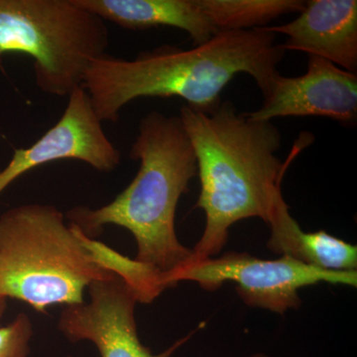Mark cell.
Wrapping results in <instances>:
<instances>
[{"label":"cell","instance_id":"17","mask_svg":"<svg viewBox=\"0 0 357 357\" xmlns=\"http://www.w3.org/2000/svg\"><path fill=\"white\" fill-rule=\"evenodd\" d=\"M245 357H270L267 356V354H262V352H257V354H251V356H248Z\"/></svg>","mask_w":357,"mask_h":357},{"label":"cell","instance_id":"11","mask_svg":"<svg viewBox=\"0 0 357 357\" xmlns=\"http://www.w3.org/2000/svg\"><path fill=\"white\" fill-rule=\"evenodd\" d=\"M86 10L128 30L172 27L188 33L195 46L210 41L218 28L198 0H76Z\"/></svg>","mask_w":357,"mask_h":357},{"label":"cell","instance_id":"6","mask_svg":"<svg viewBox=\"0 0 357 357\" xmlns=\"http://www.w3.org/2000/svg\"><path fill=\"white\" fill-rule=\"evenodd\" d=\"M184 281L195 282L208 292H215L223 284L231 282L236 284L237 295L248 307L284 314L302 305L301 289L319 283L356 287L357 272L324 271L289 255L261 259L231 251L217 258L192 260L163 275L168 289Z\"/></svg>","mask_w":357,"mask_h":357},{"label":"cell","instance_id":"12","mask_svg":"<svg viewBox=\"0 0 357 357\" xmlns=\"http://www.w3.org/2000/svg\"><path fill=\"white\" fill-rule=\"evenodd\" d=\"M199 7L218 31H241L263 28L270 21L300 13L302 0H198Z\"/></svg>","mask_w":357,"mask_h":357},{"label":"cell","instance_id":"4","mask_svg":"<svg viewBox=\"0 0 357 357\" xmlns=\"http://www.w3.org/2000/svg\"><path fill=\"white\" fill-rule=\"evenodd\" d=\"M56 206L23 204L0 215V294L38 312L81 304L89 286L112 272L84 248Z\"/></svg>","mask_w":357,"mask_h":357},{"label":"cell","instance_id":"7","mask_svg":"<svg viewBox=\"0 0 357 357\" xmlns=\"http://www.w3.org/2000/svg\"><path fill=\"white\" fill-rule=\"evenodd\" d=\"M86 292L89 300L66 306L58 319V330L72 342L95 344L100 357H172L187 344L201 324L165 351L153 354L141 342L135 319L137 297L121 277L114 273L95 281Z\"/></svg>","mask_w":357,"mask_h":357},{"label":"cell","instance_id":"2","mask_svg":"<svg viewBox=\"0 0 357 357\" xmlns=\"http://www.w3.org/2000/svg\"><path fill=\"white\" fill-rule=\"evenodd\" d=\"M284 55L276 35L263 28L220 31L189 50L164 45L130 60L107 54L89 66L82 88L102 122L119 121L121 110L141 98L176 96L210 112L238 74L252 77L264 96Z\"/></svg>","mask_w":357,"mask_h":357},{"label":"cell","instance_id":"15","mask_svg":"<svg viewBox=\"0 0 357 357\" xmlns=\"http://www.w3.org/2000/svg\"><path fill=\"white\" fill-rule=\"evenodd\" d=\"M34 335L31 319L20 312L8 325H0V357H29Z\"/></svg>","mask_w":357,"mask_h":357},{"label":"cell","instance_id":"13","mask_svg":"<svg viewBox=\"0 0 357 357\" xmlns=\"http://www.w3.org/2000/svg\"><path fill=\"white\" fill-rule=\"evenodd\" d=\"M81 239L84 248L100 266L121 277L137 297L138 303L150 304L167 290L163 274L155 268L138 261L135 258L126 257L102 241L84 236L76 225L70 223Z\"/></svg>","mask_w":357,"mask_h":357},{"label":"cell","instance_id":"3","mask_svg":"<svg viewBox=\"0 0 357 357\" xmlns=\"http://www.w3.org/2000/svg\"><path fill=\"white\" fill-rule=\"evenodd\" d=\"M129 157L139 161V169L114 201L98 208L76 206L65 217L91 238L107 225L128 229L137 246L135 259L163 275L171 273L192 260V249L178 241L175 218L181 197L198 176L194 149L178 115H145Z\"/></svg>","mask_w":357,"mask_h":357},{"label":"cell","instance_id":"5","mask_svg":"<svg viewBox=\"0 0 357 357\" xmlns=\"http://www.w3.org/2000/svg\"><path fill=\"white\" fill-rule=\"evenodd\" d=\"M109 45L107 22L76 0H0V57L29 56L45 93L69 96L81 88Z\"/></svg>","mask_w":357,"mask_h":357},{"label":"cell","instance_id":"10","mask_svg":"<svg viewBox=\"0 0 357 357\" xmlns=\"http://www.w3.org/2000/svg\"><path fill=\"white\" fill-rule=\"evenodd\" d=\"M263 29L283 34L284 51H299L357 73L356 0H310L296 20Z\"/></svg>","mask_w":357,"mask_h":357},{"label":"cell","instance_id":"9","mask_svg":"<svg viewBox=\"0 0 357 357\" xmlns=\"http://www.w3.org/2000/svg\"><path fill=\"white\" fill-rule=\"evenodd\" d=\"M250 119L272 121L278 117H328L342 124L357 119V74L324 59L309 56L302 76L277 75Z\"/></svg>","mask_w":357,"mask_h":357},{"label":"cell","instance_id":"8","mask_svg":"<svg viewBox=\"0 0 357 357\" xmlns=\"http://www.w3.org/2000/svg\"><path fill=\"white\" fill-rule=\"evenodd\" d=\"M121 158L81 86L68 96L64 112L53 128L31 146L14 150L13 158L0 169V195L24 174L59 160H77L98 172L110 173L121 165Z\"/></svg>","mask_w":357,"mask_h":357},{"label":"cell","instance_id":"16","mask_svg":"<svg viewBox=\"0 0 357 357\" xmlns=\"http://www.w3.org/2000/svg\"><path fill=\"white\" fill-rule=\"evenodd\" d=\"M6 307L7 299L0 294V325H1L2 319H3L4 314H6Z\"/></svg>","mask_w":357,"mask_h":357},{"label":"cell","instance_id":"14","mask_svg":"<svg viewBox=\"0 0 357 357\" xmlns=\"http://www.w3.org/2000/svg\"><path fill=\"white\" fill-rule=\"evenodd\" d=\"M299 261L328 272H357V246L325 230L297 229L287 255Z\"/></svg>","mask_w":357,"mask_h":357},{"label":"cell","instance_id":"1","mask_svg":"<svg viewBox=\"0 0 357 357\" xmlns=\"http://www.w3.org/2000/svg\"><path fill=\"white\" fill-rule=\"evenodd\" d=\"M178 117L191 141L201 184L195 208L206 215V227L192 249V260L215 257L225 248L232 225L258 218L269 225L285 203L282 180L291 162L311 140L305 134L288 159L277 156L281 134L272 121L250 119L230 102L210 112L183 105Z\"/></svg>","mask_w":357,"mask_h":357}]
</instances>
